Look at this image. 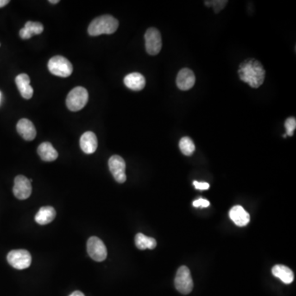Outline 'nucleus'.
<instances>
[{
  "mask_svg": "<svg viewBox=\"0 0 296 296\" xmlns=\"http://www.w3.org/2000/svg\"><path fill=\"white\" fill-rule=\"evenodd\" d=\"M239 77L240 79L248 83L253 88H258L264 82V68L260 62L254 59H248L242 62L239 68Z\"/></svg>",
  "mask_w": 296,
  "mask_h": 296,
  "instance_id": "nucleus-1",
  "label": "nucleus"
},
{
  "mask_svg": "<svg viewBox=\"0 0 296 296\" xmlns=\"http://www.w3.org/2000/svg\"><path fill=\"white\" fill-rule=\"evenodd\" d=\"M119 27V21L110 15L98 17L89 25L88 33L91 36H97L102 34H113Z\"/></svg>",
  "mask_w": 296,
  "mask_h": 296,
  "instance_id": "nucleus-2",
  "label": "nucleus"
},
{
  "mask_svg": "<svg viewBox=\"0 0 296 296\" xmlns=\"http://www.w3.org/2000/svg\"><path fill=\"white\" fill-rule=\"evenodd\" d=\"M88 102V92L83 87H77L70 91L66 98L68 109L71 111H78L83 109Z\"/></svg>",
  "mask_w": 296,
  "mask_h": 296,
  "instance_id": "nucleus-3",
  "label": "nucleus"
},
{
  "mask_svg": "<svg viewBox=\"0 0 296 296\" xmlns=\"http://www.w3.org/2000/svg\"><path fill=\"white\" fill-rule=\"evenodd\" d=\"M48 69L52 74L61 78L70 77L73 70L72 64L70 63V60L60 55L53 56L50 59Z\"/></svg>",
  "mask_w": 296,
  "mask_h": 296,
  "instance_id": "nucleus-4",
  "label": "nucleus"
},
{
  "mask_svg": "<svg viewBox=\"0 0 296 296\" xmlns=\"http://www.w3.org/2000/svg\"><path fill=\"white\" fill-rule=\"evenodd\" d=\"M7 260L15 269H26L32 264V255L25 249H16L8 253Z\"/></svg>",
  "mask_w": 296,
  "mask_h": 296,
  "instance_id": "nucleus-5",
  "label": "nucleus"
},
{
  "mask_svg": "<svg viewBox=\"0 0 296 296\" xmlns=\"http://www.w3.org/2000/svg\"><path fill=\"white\" fill-rule=\"evenodd\" d=\"M174 285L177 291L183 295H188L192 291L193 282L190 269L187 267L182 266L178 269L174 279Z\"/></svg>",
  "mask_w": 296,
  "mask_h": 296,
  "instance_id": "nucleus-6",
  "label": "nucleus"
},
{
  "mask_svg": "<svg viewBox=\"0 0 296 296\" xmlns=\"http://www.w3.org/2000/svg\"><path fill=\"white\" fill-rule=\"evenodd\" d=\"M145 46L147 53L157 55L162 47V39L160 32L157 28L151 27L145 33Z\"/></svg>",
  "mask_w": 296,
  "mask_h": 296,
  "instance_id": "nucleus-7",
  "label": "nucleus"
},
{
  "mask_svg": "<svg viewBox=\"0 0 296 296\" xmlns=\"http://www.w3.org/2000/svg\"><path fill=\"white\" fill-rule=\"evenodd\" d=\"M87 253L94 261H102L107 258V248L101 239L96 236L89 239L87 244Z\"/></svg>",
  "mask_w": 296,
  "mask_h": 296,
  "instance_id": "nucleus-8",
  "label": "nucleus"
},
{
  "mask_svg": "<svg viewBox=\"0 0 296 296\" xmlns=\"http://www.w3.org/2000/svg\"><path fill=\"white\" fill-rule=\"evenodd\" d=\"M109 168L118 183L123 184L126 181V164L123 158L118 155L112 156L109 158Z\"/></svg>",
  "mask_w": 296,
  "mask_h": 296,
  "instance_id": "nucleus-9",
  "label": "nucleus"
},
{
  "mask_svg": "<svg viewBox=\"0 0 296 296\" xmlns=\"http://www.w3.org/2000/svg\"><path fill=\"white\" fill-rule=\"evenodd\" d=\"M14 194L20 200H25L32 194V187L31 182L24 175H17L14 179L13 189Z\"/></svg>",
  "mask_w": 296,
  "mask_h": 296,
  "instance_id": "nucleus-10",
  "label": "nucleus"
},
{
  "mask_svg": "<svg viewBox=\"0 0 296 296\" xmlns=\"http://www.w3.org/2000/svg\"><path fill=\"white\" fill-rule=\"evenodd\" d=\"M195 75L190 69H183L179 71L177 76V87L182 91H188L194 86Z\"/></svg>",
  "mask_w": 296,
  "mask_h": 296,
  "instance_id": "nucleus-11",
  "label": "nucleus"
},
{
  "mask_svg": "<svg viewBox=\"0 0 296 296\" xmlns=\"http://www.w3.org/2000/svg\"><path fill=\"white\" fill-rule=\"evenodd\" d=\"M17 130L26 141H32L36 136V130L32 121L27 119H21L17 124Z\"/></svg>",
  "mask_w": 296,
  "mask_h": 296,
  "instance_id": "nucleus-12",
  "label": "nucleus"
},
{
  "mask_svg": "<svg viewBox=\"0 0 296 296\" xmlns=\"http://www.w3.org/2000/svg\"><path fill=\"white\" fill-rule=\"evenodd\" d=\"M98 146V141L96 134L88 131L82 135L80 139V147L86 154H92L96 152Z\"/></svg>",
  "mask_w": 296,
  "mask_h": 296,
  "instance_id": "nucleus-13",
  "label": "nucleus"
},
{
  "mask_svg": "<svg viewBox=\"0 0 296 296\" xmlns=\"http://www.w3.org/2000/svg\"><path fill=\"white\" fill-rule=\"evenodd\" d=\"M229 217L238 226H245L249 223L250 216L241 206H235L229 211Z\"/></svg>",
  "mask_w": 296,
  "mask_h": 296,
  "instance_id": "nucleus-14",
  "label": "nucleus"
},
{
  "mask_svg": "<svg viewBox=\"0 0 296 296\" xmlns=\"http://www.w3.org/2000/svg\"><path fill=\"white\" fill-rule=\"evenodd\" d=\"M15 82L21 96L27 100L32 98L34 91L32 86L30 85L31 80L29 76L26 73L19 74L18 76H17Z\"/></svg>",
  "mask_w": 296,
  "mask_h": 296,
  "instance_id": "nucleus-15",
  "label": "nucleus"
},
{
  "mask_svg": "<svg viewBox=\"0 0 296 296\" xmlns=\"http://www.w3.org/2000/svg\"><path fill=\"white\" fill-rule=\"evenodd\" d=\"M124 85L133 91H141L146 85V79L143 75L139 72H133L128 74L123 79Z\"/></svg>",
  "mask_w": 296,
  "mask_h": 296,
  "instance_id": "nucleus-16",
  "label": "nucleus"
},
{
  "mask_svg": "<svg viewBox=\"0 0 296 296\" xmlns=\"http://www.w3.org/2000/svg\"><path fill=\"white\" fill-rule=\"evenodd\" d=\"M44 31V27L40 22L27 21L25 27L21 28L19 32L20 37L23 40H27L32 37L33 35H40Z\"/></svg>",
  "mask_w": 296,
  "mask_h": 296,
  "instance_id": "nucleus-17",
  "label": "nucleus"
},
{
  "mask_svg": "<svg viewBox=\"0 0 296 296\" xmlns=\"http://www.w3.org/2000/svg\"><path fill=\"white\" fill-rule=\"evenodd\" d=\"M37 152L38 155L40 156L41 160L47 161V162L53 161V160H56L59 157L58 152L54 149L53 145L48 141L41 143L38 147Z\"/></svg>",
  "mask_w": 296,
  "mask_h": 296,
  "instance_id": "nucleus-18",
  "label": "nucleus"
},
{
  "mask_svg": "<svg viewBox=\"0 0 296 296\" xmlns=\"http://www.w3.org/2000/svg\"><path fill=\"white\" fill-rule=\"evenodd\" d=\"M272 272L273 276L279 278L285 284H291L293 282L294 273L288 267L284 265H276L272 267Z\"/></svg>",
  "mask_w": 296,
  "mask_h": 296,
  "instance_id": "nucleus-19",
  "label": "nucleus"
},
{
  "mask_svg": "<svg viewBox=\"0 0 296 296\" xmlns=\"http://www.w3.org/2000/svg\"><path fill=\"white\" fill-rule=\"evenodd\" d=\"M56 211L52 207H43L40 208L37 213L35 215V222L40 225H47L53 222L55 218Z\"/></svg>",
  "mask_w": 296,
  "mask_h": 296,
  "instance_id": "nucleus-20",
  "label": "nucleus"
},
{
  "mask_svg": "<svg viewBox=\"0 0 296 296\" xmlns=\"http://www.w3.org/2000/svg\"><path fill=\"white\" fill-rule=\"evenodd\" d=\"M135 244L137 248L141 250L144 249H153L157 247V240L154 238L147 237L146 235L139 233L135 237Z\"/></svg>",
  "mask_w": 296,
  "mask_h": 296,
  "instance_id": "nucleus-21",
  "label": "nucleus"
},
{
  "mask_svg": "<svg viewBox=\"0 0 296 296\" xmlns=\"http://www.w3.org/2000/svg\"><path fill=\"white\" fill-rule=\"evenodd\" d=\"M179 149L185 156H192L195 152V145L192 139L184 137L179 141Z\"/></svg>",
  "mask_w": 296,
  "mask_h": 296,
  "instance_id": "nucleus-22",
  "label": "nucleus"
},
{
  "mask_svg": "<svg viewBox=\"0 0 296 296\" xmlns=\"http://www.w3.org/2000/svg\"><path fill=\"white\" fill-rule=\"evenodd\" d=\"M285 127L286 129V134L291 137L294 135V132L296 128V120L295 117L288 118L285 122Z\"/></svg>",
  "mask_w": 296,
  "mask_h": 296,
  "instance_id": "nucleus-23",
  "label": "nucleus"
},
{
  "mask_svg": "<svg viewBox=\"0 0 296 296\" xmlns=\"http://www.w3.org/2000/svg\"><path fill=\"white\" fill-rule=\"evenodd\" d=\"M227 1L224 0V1H206V6L210 7V6H213L214 10L215 13H219L220 11L222 10V8H225V6L226 5Z\"/></svg>",
  "mask_w": 296,
  "mask_h": 296,
  "instance_id": "nucleus-24",
  "label": "nucleus"
},
{
  "mask_svg": "<svg viewBox=\"0 0 296 296\" xmlns=\"http://www.w3.org/2000/svg\"><path fill=\"white\" fill-rule=\"evenodd\" d=\"M192 205L194 206L195 208H208V206L210 205L209 201L203 199V198H199L197 200L194 201Z\"/></svg>",
  "mask_w": 296,
  "mask_h": 296,
  "instance_id": "nucleus-25",
  "label": "nucleus"
},
{
  "mask_svg": "<svg viewBox=\"0 0 296 296\" xmlns=\"http://www.w3.org/2000/svg\"><path fill=\"white\" fill-rule=\"evenodd\" d=\"M193 185L197 190H207L210 187L209 184L205 183V182L193 181Z\"/></svg>",
  "mask_w": 296,
  "mask_h": 296,
  "instance_id": "nucleus-26",
  "label": "nucleus"
},
{
  "mask_svg": "<svg viewBox=\"0 0 296 296\" xmlns=\"http://www.w3.org/2000/svg\"><path fill=\"white\" fill-rule=\"evenodd\" d=\"M8 3H9V0H0V8H3Z\"/></svg>",
  "mask_w": 296,
  "mask_h": 296,
  "instance_id": "nucleus-27",
  "label": "nucleus"
},
{
  "mask_svg": "<svg viewBox=\"0 0 296 296\" xmlns=\"http://www.w3.org/2000/svg\"><path fill=\"white\" fill-rule=\"evenodd\" d=\"M70 296H84V294L83 292H81V291H74V292H72Z\"/></svg>",
  "mask_w": 296,
  "mask_h": 296,
  "instance_id": "nucleus-28",
  "label": "nucleus"
},
{
  "mask_svg": "<svg viewBox=\"0 0 296 296\" xmlns=\"http://www.w3.org/2000/svg\"><path fill=\"white\" fill-rule=\"evenodd\" d=\"M49 3H52V4H56V3H59V0H50Z\"/></svg>",
  "mask_w": 296,
  "mask_h": 296,
  "instance_id": "nucleus-29",
  "label": "nucleus"
},
{
  "mask_svg": "<svg viewBox=\"0 0 296 296\" xmlns=\"http://www.w3.org/2000/svg\"><path fill=\"white\" fill-rule=\"evenodd\" d=\"M0 100H1V93H0Z\"/></svg>",
  "mask_w": 296,
  "mask_h": 296,
  "instance_id": "nucleus-30",
  "label": "nucleus"
}]
</instances>
